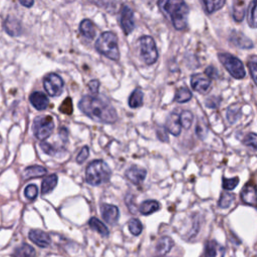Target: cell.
I'll return each mask as SVG.
<instances>
[{
	"label": "cell",
	"mask_w": 257,
	"mask_h": 257,
	"mask_svg": "<svg viewBox=\"0 0 257 257\" xmlns=\"http://www.w3.org/2000/svg\"><path fill=\"white\" fill-rule=\"evenodd\" d=\"M78 107L84 114L95 121L112 123L117 118L113 106L100 97L85 95L79 100Z\"/></svg>",
	"instance_id": "obj_1"
},
{
	"label": "cell",
	"mask_w": 257,
	"mask_h": 257,
	"mask_svg": "<svg viewBox=\"0 0 257 257\" xmlns=\"http://www.w3.org/2000/svg\"><path fill=\"white\" fill-rule=\"evenodd\" d=\"M161 10L172 21L177 30H183L188 24L189 8L188 5L181 0H163L159 1Z\"/></svg>",
	"instance_id": "obj_2"
},
{
	"label": "cell",
	"mask_w": 257,
	"mask_h": 257,
	"mask_svg": "<svg viewBox=\"0 0 257 257\" xmlns=\"http://www.w3.org/2000/svg\"><path fill=\"white\" fill-rule=\"evenodd\" d=\"M111 176V171L108 165L101 161L95 160L91 162L85 171V181L92 186H98L106 183Z\"/></svg>",
	"instance_id": "obj_3"
},
{
	"label": "cell",
	"mask_w": 257,
	"mask_h": 257,
	"mask_svg": "<svg viewBox=\"0 0 257 257\" xmlns=\"http://www.w3.org/2000/svg\"><path fill=\"white\" fill-rule=\"evenodd\" d=\"M95 49L102 55L111 60L119 58V50L117 46V37L111 31H104L95 41Z\"/></svg>",
	"instance_id": "obj_4"
},
{
	"label": "cell",
	"mask_w": 257,
	"mask_h": 257,
	"mask_svg": "<svg viewBox=\"0 0 257 257\" xmlns=\"http://www.w3.org/2000/svg\"><path fill=\"white\" fill-rule=\"evenodd\" d=\"M218 57L223 66L234 78L241 79L245 77V68L239 58L230 53H219Z\"/></svg>",
	"instance_id": "obj_5"
},
{
	"label": "cell",
	"mask_w": 257,
	"mask_h": 257,
	"mask_svg": "<svg viewBox=\"0 0 257 257\" xmlns=\"http://www.w3.org/2000/svg\"><path fill=\"white\" fill-rule=\"evenodd\" d=\"M54 122L50 115H40L34 119L33 134L39 141L46 140L53 131Z\"/></svg>",
	"instance_id": "obj_6"
},
{
	"label": "cell",
	"mask_w": 257,
	"mask_h": 257,
	"mask_svg": "<svg viewBox=\"0 0 257 257\" xmlns=\"http://www.w3.org/2000/svg\"><path fill=\"white\" fill-rule=\"evenodd\" d=\"M141 45V55L146 64H153L158 59V50L153 37L145 35L140 38Z\"/></svg>",
	"instance_id": "obj_7"
},
{
	"label": "cell",
	"mask_w": 257,
	"mask_h": 257,
	"mask_svg": "<svg viewBox=\"0 0 257 257\" xmlns=\"http://www.w3.org/2000/svg\"><path fill=\"white\" fill-rule=\"evenodd\" d=\"M43 86L50 96H58L63 91V80L56 73H49L43 79Z\"/></svg>",
	"instance_id": "obj_8"
},
{
	"label": "cell",
	"mask_w": 257,
	"mask_h": 257,
	"mask_svg": "<svg viewBox=\"0 0 257 257\" xmlns=\"http://www.w3.org/2000/svg\"><path fill=\"white\" fill-rule=\"evenodd\" d=\"M120 26L124 34H130L135 28L134 12L126 5H124L120 11Z\"/></svg>",
	"instance_id": "obj_9"
},
{
	"label": "cell",
	"mask_w": 257,
	"mask_h": 257,
	"mask_svg": "<svg viewBox=\"0 0 257 257\" xmlns=\"http://www.w3.org/2000/svg\"><path fill=\"white\" fill-rule=\"evenodd\" d=\"M100 212L103 220L106 223L113 225L117 222L119 217V210L116 206L110 204H102L100 207Z\"/></svg>",
	"instance_id": "obj_10"
},
{
	"label": "cell",
	"mask_w": 257,
	"mask_h": 257,
	"mask_svg": "<svg viewBox=\"0 0 257 257\" xmlns=\"http://www.w3.org/2000/svg\"><path fill=\"white\" fill-rule=\"evenodd\" d=\"M191 85L193 89H195L198 92L205 93L209 90L211 85V79H209L207 76L196 73L191 76Z\"/></svg>",
	"instance_id": "obj_11"
},
{
	"label": "cell",
	"mask_w": 257,
	"mask_h": 257,
	"mask_svg": "<svg viewBox=\"0 0 257 257\" xmlns=\"http://www.w3.org/2000/svg\"><path fill=\"white\" fill-rule=\"evenodd\" d=\"M241 200L243 203L257 207V188L255 185L246 184L241 191Z\"/></svg>",
	"instance_id": "obj_12"
},
{
	"label": "cell",
	"mask_w": 257,
	"mask_h": 257,
	"mask_svg": "<svg viewBox=\"0 0 257 257\" xmlns=\"http://www.w3.org/2000/svg\"><path fill=\"white\" fill-rule=\"evenodd\" d=\"M125 177L126 179L132 182L135 185H140L147 176V171L143 168H139L137 166H133L130 167L126 171H125Z\"/></svg>",
	"instance_id": "obj_13"
},
{
	"label": "cell",
	"mask_w": 257,
	"mask_h": 257,
	"mask_svg": "<svg viewBox=\"0 0 257 257\" xmlns=\"http://www.w3.org/2000/svg\"><path fill=\"white\" fill-rule=\"evenodd\" d=\"M29 239L34 243L36 244L37 246L39 247H47L49 246L50 242H51V239H50V236L42 231V230H39V229H34V230H31L29 232Z\"/></svg>",
	"instance_id": "obj_14"
},
{
	"label": "cell",
	"mask_w": 257,
	"mask_h": 257,
	"mask_svg": "<svg viewBox=\"0 0 257 257\" xmlns=\"http://www.w3.org/2000/svg\"><path fill=\"white\" fill-rule=\"evenodd\" d=\"M229 39L237 47L244 48V49H248V48L253 47L252 41L248 37H246L242 32H239L237 30H233L230 33Z\"/></svg>",
	"instance_id": "obj_15"
},
{
	"label": "cell",
	"mask_w": 257,
	"mask_h": 257,
	"mask_svg": "<svg viewBox=\"0 0 257 257\" xmlns=\"http://www.w3.org/2000/svg\"><path fill=\"white\" fill-rule=\"evenodd\" d=\"M225 248L215 240H210L205 245V257H224Z\"/></svg>",
	"instance_id": "obj_16"
},
{
	"label": "cell",
	"mask_w": 257,
	"mask_h": 257,
	"mask_svg": "<svg viewBox=\"0 0 257 257\" xmlns=\"http://www.w3.org/2000/svg\"><path fill=\"white\" fill-rule=\"evenodd\" d=\"M166 130L174 136H179L181 133V121H180V114L177 112H172L167 118L166 121Z\"/></svg>",
	"instance_id": "obj_17"
},
{
	"label": "cell",
	"mask_w": 257,
	"mask_h": 257,
	"mask_svg": "<svg viewBox=\"0 0 257 257\" xmlns=\"http://www.w3.org/2000/svg\"><path fill=\"white\" fill-rule=\"evenodd\" d=\"M29 100H30L31 104L38 110L45 109L49 104V100H48L47 96L41 91H35V92L31 93Z\"/></svg>",
	"instance_id": "obj_18"
},
{
	"label": "cell",
	"mask_w": 257,
	"mask_h": 257,
	"mask_svg": "<svg viewBox=\"0 0 257 257\" xmlns=\"http://www.w3.org/2000/svg\"><path fill=\"white\" fill-rule=\"evenodd\" d=\"M3 28L9 35H12V36H17L21 33V24L14 17L8 16L3 22Z\"/></svg>",
	"instance_id": "obj_19"
},
{
	"label": "cell",
	"mask_w": 257,
	"mask_h": 257,
	"mask_svg": "<svg viewBox=\"0 0 257 257\" xmlns=\"http://www.w3.org/2000/svg\"><path fill=\"white\" fill-rule=\"evenodd\" d=\"M174 246V241L172 240V238L165 236L162 237L156 245V251L157 253H159L160 255H166L168 252H170V250L172 249V247Z\"/></svg>",
	"instance_id": "obj_20"
},
{
	"label": "cell",
	"mask_w": 257,
	"mask_h": 257,
	"mask_svg": "<svg viewBox=\"0 0 257 257\" xmlns=\"http://www.w3.org/2000/svg\"><path fill=\"white\" fill-rule=\"evenodd\" d=\"M46 173H47V170L41 166H30L24 170L23 176L25 179H33V178L42 177Z\"/></svg>",
	"instance_id": "obj_21"
},
{
	"label": "cell",
	"mask_w": 257,
	"mask_h": 257,
	"mask_svg": "<svg viewBox=\"0 0 257 257\" xmlns=\"http://www.w3.org/2000/svg\"><path fill=\"white\" fill-rule=\"evenodd\" d=\"M80 33L87 39H92L95 35L93 23L89 19H83L79 25Z\"/></svg>",
	"instance_id": "obj_22"
},
{
	"label": "cell",
	"mask_w": 257,
	"mask_h": 257,
	"mask_svg": "<svg viewBox=\"0 0 257 257\" xmlns=\"http://www.w3.org/2000/svg\"><path fill=\"white\" fill-rule=\"evenodd\" d=\"M160 209V203L156 200L144 201L140 206V212L143 215H150L157 212Z\"/></svg>",
	"instance_id": "obj_23"
},
{
	"label": "cell",
	"mask_w": 257,
	"mask_h": 257,
	"mask_svg": "<svg viewBox=\"0 0 257 257\" xmlns=\"http://www.w3.org/2000/svg\"><path fill=\"white\" fill-rule=\"evenodd\" d=\"M57 180H58V178L55 174H52V175H49V176L45 177L42 181L41 193L43 195L50 193L55 188V186L57 184Z\"/></svg>",
	"instance_id": "obj_24"
},
{
	"label": "cell",
	"mask_w": 257,
	"mask_h": 257,
	"mask_svg": "<svg viewBox=\"0 0 257 257\" xmlns=\"http://www.w3.org/2000/svg\"><path fill=\"white\" fill-rule=\"evenodd\" d=\"M12 257H36V253L32 246L28 244H22L14 250Z\"/></svg>",
	"instance_id": "obj_25"
},
{
	"label": "cell",
	"mask_w": 257,
	"mask_h": 257,
	"mask_svg": "<svg viewBox=\"0 0 257 257\" xmlns=\"http://www.w3.org/2000/svg\"><path fill=\"white\" fill-rule=\"evenodd\" d=\"M88 224H89V227L96 231L97 233H99L101 236L103 237H107L109 235V232H108V229L106 228V226L101 222L99 221L97 218L95 217H92L89 219L88 221Z\"/></svg>",
	"instance_id": "obj_26"
},
{
	"label": "cell",
	"mask_w": 257,
	"mask_h": 257,
	"mask_svg": "<svg viewBox=\"0 0 257 257\" xmlns=\"http://www.w3.org/2000/svg\"><path fill=\"white\" fill-rule=\"evenodd\" d=\"M248 24L252 28L257 27V0L250 2L248 7V16H247Z\"/></svg>",
	"instance_id": "obj_27"
},
{
	"label": "cell",
	"mask_w": 257,
	"mask_h": 257,
	"mask_svg": "<svg viewBox=\"0 0 257 257\" xmlns=\"http://www.w3.org/2000/svg\"><path fill=\"white\" fill-rule=\"evenodd\" d=\"M144 100V93L140 88H136L128 98V104L131 107L136 108L139 107L143 104Z\"/></svg>",
	"instance_id": "obj_28"
},
{
	"label": "cell",
	"mask_w": 257,
	"mask_h": 257,
	"mask_svg": "<svg viewBox=\"0 0 257 257\" xmlns=\"http://www.w3.org/2000/svg\"><path fill=\"white\" fill-rule=\"evenodd\" d=\"M192 98V92L189 88H187L186 86L185 87H181L179 88L177 91H176V94H175V100L177 102H187L189 101L190 99Z\"/></svg>",
	"instance_id": "obj_29"
},
{
	"label": "cell",
	"mask_w": 257,
	"mask_h": 257,
	"mask_svg": "<svg viewBox=\"0 0 257 257\" xmlns=\"http://www.w3.org/2000/svg\"><path fill=\"white\" fill-rule=\"evenodd\" d=\"M203 4L205 5V9L207 13H213L219 10L220 8H222V6L225 4V1L224 0H204Z\"/></svg>",
	"instance_id": "obj_30"
},
{
	"label": "cell",
	"mask_w": 257,
	"mask_h": 257,
	"mask_svg": "<svg viewBox=\"0 0 257 257\" xmlns=\"http://www.w3.org/2000/svg\"><path fill=\"white\" fill-rule=\"evenodd\" d=\"M227 119L233 123L239 119L241 116V108L238 104H232L227 109Z\"/></svg>",
	"instance_id": "obj_31"
},
{
	"label": "cell",
	"mask_w": 257,
	"mask_h": 257,
	"mask_svg": "<svg viewBox=\"0 0 257 257\" xmlns=\"http://www.w3.org/2000/svg\"><path fill=\"white\" fill-rule=\"evenodd\" d=\"M245 14V4L244 2L236 1L233 4V18L236 21H242Z\"/></svg>",
	"instance_id": "obj_32"
},
{
	"label": "cell",
	"mask_w": 257,
	"mask_h": 257,
	"mask_svg": "<svg viewBox=\"0 0 257 257\" xmlns=\"http://www.w3.org/2000/svg\"><path fill=\"white\" fill-rule=\"evenodd\" d=\"M180 121H181V125L185 128H190L192 123H193V114L191 111L189 110H184L181 114H180Z\"/></svg>",
	"instance_id": "obj_33"
},
{
	"label": "cell",
	"mask_w": 257,
	"mask_h": 257,
	"mask_svg": "<svg viewBox=\"0 0 257 257\" xmlns=\"http://www.w3.org/2000/svg\"><path fill=\"white\" fill-rule=\"evenodd\" d=\"M128 229H130V232L133 235L138 236V235H140L142 233L143 225H142L140 220L134 218V219H131L130 222H128Z\"/></svg>",
	"instance_id": "obj_34"
},
{
	"label": "cell",
	"mask_w": 257,
	"mask_h": 257,
	"mask_svg": "<svg viewBox=\"0 0 257 257\" xmlns=\"http://www.w3.org/2000/svg\"><path fill=\"white\" fill-rule=\"evenodd\" d=\"M243 144L252 148L253 150L257 151V134L254 133H250L248 134L244 140H243Z\"/></svg>",
	"instance_id": "obj_35"
},
{
	"label": "cell",
	"mask_w": 257,
	"mask_h": 257,
	"mask_svg": "<svg viewBox=\"0 0 257 257\" xmlns=\"http://www.w3.org/2000/svg\"><path fill=\"white\" fill-rule=\"evenodd\" d=\"M233 200H234V195L230 193H222L219 200V206L221 208H228L231 205Z\"/></svg>",
	"instance_id": "obj_36"
},
{
	"label": "cell",
	"mask_w": 257,
	"mask_h": 257,
	"mask_svg": "<svg viewBox=\"0 0 257 257\" xmlns=\"http://www.w3.org/2000/svg\"><path fill=\"white\" fill-rule=\"evenodd\" d=\"M239 183V178L238 177H235V178H230V179H227V178H223L222 180V186L225 190H233L237 187Z\"/></svg>",
	"instance_id": "obj_37"
},
{
	"label": "cell",
	"mask_w": 257,
	"mask_h": 257,
	"mask_svg": "<svg viewBox=\"0 0 257 257\" xmlns=\"http://www.w3.org/2000/svg\"><path fill=\"white\" fill-rule=\"evenodd\" d=\"M59 110L62 112V113H65V114H71L72 113V110H73V107H72V101H71V98L70 97H66L62 103L60 104L59 106Z\"/></svg>",
	"instance_id": "obj_38"
},
{
	"label": "cell",
	"mask_w": 257,
	"mask_h": 257,
	"mask_svg": "<svg viewBox=\"0 0 257 257\" xmlns=\"http://www.w3.org/2000/svg\"><path fill=\"white\" fill-rule=\"evenodd\" d=\"M37 194H38V189L34 184L28 185L24 190V195L29 200H34L37 197Z\"/></svg>",
	"instance_id": "obj_39"
},
{
	"label": "cell",
	"mask_w": 257,
	"mask_h": 257,
	"mask_svg": "<svg viewBox=\"0 0 257 257\" xmlns=\"http://www.w3.org/2000/svg\"><path fill=\"white\" fill-rule=\"evenodd\" d=\"M88 155H89L88 147L84 146V147L80 150L79 154L77 155V157H76V162H77L78 164H82V163L88 158Z\"/></svg>",
	"instance_id": "obj_40"
},
{
	"label": "cell",
	"mask_w": 257,
	"mask_h": 257,
	"mask_svg": "<svg viewBox=\"0 0 257 257\" xmlns=\"http://www.w3.org/2000/svg\"><path fill=\"white\" fill-rule=\"evenodd\" d=\"M248 68L250 70V74H251L254 82L257 85V61H249Z\"/></svg>",
	"instance_id": "obj_41"
},
{
	"label": "cell",
	"mask_w": 257,
	"mask_h": 257,
	"mask_svg": "<svg viewBox=\"0 0 257 257\" xmlns=\"http://www.w3.org/2000/svg\"><path fill=\"white\" fill-rule=\"evenodd\" d=\"M205 75H206L209 79H215V78H217V76H218V70H217L214 66L210 65V66H208V67L205 69Z\"/></svg>",
	"instance_id": "obj_42"
},
{
	"label": "cell",
	"mask_w": 257,
	"mask_h": 257,
	"mask_svg": "<svg viewBox=\"0 0 257 257\" xmlns=\"http://www.w3.org/2000/svg\"><path fill=\"white\" fill-rule=\"evenodd\" d=\"M40 148L43 150V152H44L45 154H47V155H49V156H52V155H54V154L56 153V150H55L50 144L45 143V142H42V143L40 144Z\"/></svg>",
	"instance_id": "obj_43"
},
{
	"label": "cell",
	"mask_w": 257,
	"mask_h": 257,
	"mask_svg": "<svg viewBox=\"0 0 257 257\" xmlns=\"http://www.w3.org/2000/svg\"><path fill=\"white\" fill-rule=\"evenodd\" d=\"M167 132H168V131L166 130L165 126H161V127L157 128V136H158V138H159L162 142H168V141H169Z\"/></svg>",
	"instance_id": "obj_44"
},
{
	"label": "cell",
	"mask_w": 257,
	"mask_h": 257,
	"mask_svg": "<svg viewBox=\"0 0 257 257\" xmlns=\"http://www.w3.org/2000/svg\"><path fill=\"white\" fill-rule=\"evenodd\" d=\"M100 83L97 79H92L88 82V87H89V90L92 92V93H97L98 92V87H99Z\"/></svg>",
	"instance_id": "obj_45"
},
{
	"label": "cell",
	"mask_w": 257,
	"mask_h": 257,
	"mask_svg": "<svg viewBox=\"0 0 257 257\" xmlns=\"http://www.w3.org/2000/svg\"><path fill=\"white\" fill-rule=\"evenodd\" d=\"M20 4H21V5H23V6H25V7H31V6L34 4V2H33L32 0H30V1L20 0Z\"/></svg>",
	"instance_id": "obj_46"
},
{
	"label": "cell",
	"mask_w": 257,
	"mask_h": 257,
	"mask_svg": "<svg viewBox=\"0 0 257 257\" xmlns=\"http://www.w3.org/2000/svg\"><path fill=\"white\" fill-rule=\"evenodd\" d=\"M161 257H163V256H161Z\"/></svg>",
	"instance_id": "obj_47"
}]
</instances>
